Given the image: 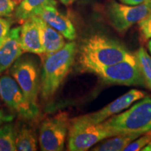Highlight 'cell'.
<instances>
[{
	"mask_svg": "<svg viewBox=\"0 0 151 151\" xmlns=\"http://www.w3.org/2000/svg\"><path fill=\"white\" fill-rule=\"evenodd\" d=\"M20 43L24 52L44 54L41 32L33 18L24 20L20 29Z\"/></svg>",
	"mask_w": 151,
	"mask_h": 151,
	"instance_id": "13",
	"label": "cell"
},
{
	"mask_svg": "<svg viewBox=\"0 0 151 151\" xmlns=\"http://www.w3.org/2000/svg\"><path fill=\"white\" fill-rule=\"evenodd\" d=\"M139 31L145 41L151 39V14L138 22Z\"/></svg>",
	"mask_w": 151,
	"mask_h": 151,
	"instance_id": "21",
	"label": "cell"
},
{
	"mask_svg": "<svg viewBox=\"0 0 151 151\" xmlns=\"http://www.w3.org/2000/svg\"><path fill=\"white\" fill-rule=\"evenodd\" d=\"M94 73L109 83L146 86L138 69L135 55L132 53L123 61L101 68Z\"/></svg>",
	"mask_w": 151,
	"mask_h": 151,
	"instance_id": "9",
	"label": "cell"
},
{
	"mask_svg": "<svg viewBox=\"0 0 151 151\" xmlns=\"http://www.w3.org/2000/svg\"><path fill=\"white\" fill-rule=\"evenodd\" d=\"M141 150H143V151H151V141L148 143V145H146V146H145L144 148H143Z\"/></svg>",
	"mask_w": 151,
	"mask_h": 151,
	"instance_id": "27",
	"label": "cell"
},
{
	"mask_svg": "<svg viewBox=\"0 0 151 151\" xmlns=\"http://www.w3.org/2000/svg\"><path fill=\"white\" fill-rule=\"evenodd\" d=\"M148 49L150 50V52H151V40L148 42Z\"/></svg>",
	"mask_w": 151,
	"mask_h": 151,
	"instance_id": "28",
	"label": "cell"
},
{
	"mask_svg": "<svg viewBox=\"0 0 151 151\" xmlns=\"http://www.w3.org/2000/svg\"><path fill=\"white\" fill-rule=\"evenodd\" d=\"M117 135L107 128L103 122L92 124L75 118L70 120L68 139V150H88L92 146L109 137Z\"/></svg>",
	"mask_w": 151,
	"mask_h": 151,
	"instance_id": "5",
	"label": "cell"
},
{
	"mask_svg": "<svg viewBox=\"0 0 151 151\" xmlns=\"http://www.w3.org/2000/svg\"><path fill=\"white\" fill-rule=\"evenodd\" d=\"M14 1L16 2V1H21V0H14Z\"/></svg>",
	"mask_w": 151,
	"mask_h": 151,
	"instance_id": "29",
	"label": "cell"
},
{
	"mask_svg": "<svg viewBox=\"0 0 151 151\" xmlns=\"http://www.w3.org/2000/svg\"><path fill=\"white\" fill-rule=\"evenodd\" d=\"M38 141L35 132L27 125L16 126V148L18 151L37 150Z\"/></svg>",
	"mask_w": 151,
	"mask_h": 151,
	"instance_id": "17",
	"label": "cell"
},
{
	"mask_svg": "<svg viewBox=\"0 0 151 151\" xmlns=\"http://www.w3.org/2000/svg\"><path fill=\"white\" fill-rule=\"evenodd\" d=\"M14 118V116L13 115L7 113L3 109H0V127L6 122L12 121Z\"/></svg>",
	"mask_w": 151,
	"mask_h": 151,
	"instance_id": "24",
	"label": "cell"
},
{
	"mask_svg": "<svg viewBox=\"0 0 151 151\" xmlns=\"http://www.w3.org/2000/svg\"><path fill=\"white\" fill-rule=\"evenodd\" d=\"M14 0H0V17L10 16L16 9Z\"/></svg>",
	"mask_w": 151,
	"mask_h": 151,
	"instance_id": "22",
	"label": "cell"
},
{
	"mask_svg": "<svg viewBox=\"0 0 151 151\" xmlns=\"http://www.w3.org/2000/svg\"><path fill=\"white\" fill-rule=\"evenodd\" d=\"M38 16L62 34L68 40L73 41L76 37V32L72 22L54 6H46L39 13Z\"/></svg>",
	"mask_w": 151,
	"mask_h": 151,
	"instance_id": "12",
	"label": "cell"
},
{
	"mask_svg": "<svg viewBox=\"0 0 151 151\" xmlns=\"http://www.w3.org/2000/svg\"><path fill=\"white\" fill-rule=\"evenodd\" d=\"M103 124L117 135L124 133H141L151 131V97H147L132 108L111 116Z\"/></svg>",
	"mask_w": 151,
	"mask_h": 151,
	"instance_id": "3",
	"label": "cell"
},
{
	"mask_svg": "<svg viewBox=\"0 0 151 151\" xmlns=\"http://www.w3.org/2000/svg\"><path fill=\"white\" fill-rule=\"evenodd\" d=\"M70 120L67 112H60L43 120L39 129V146L43 151H60L65 148Z\"/></svg>",
	"mask_w": 151,
	"mask_h": 151,
	"instance_id": "6",
	"label": "cell"
},
{
	"mask_svg": "<svg viewBox=\"0 0 151 151\" xmlns=\"http://www.w3.org/2000/svg\"><path fill=\"white\" fill-rule=\"evenodd\" d=\"M21 27L10 29L5 40L0 45V75L13 65L23 53L20 43Z\"/></svg>",
	"mask_w": 151,
	"mask_h": 151,
	"instance_id": "11",
	"label": "cell"
},
{
	"mask_svg": "<svg viewBox=\"0 0 151 151\" xmlns=\"http://www.w3.org/2000/svg\"><path fill=\"white\" fill-rule=\"evenodd\" d=\"M142 135L141 133H124L113 136L108 140L104 141L93 147L94 151H120L124 150L130 143Z\"/></svg>",
	"mask_w": 151,
	"mask_h": 151,
	"instance_id": "16",
	"label": "cell"
},
{
	"mask_svg": "<svg viewBox=\"0 0 151 151\" xmlns=\"http://www.w3.org/2000/svg\"><path fill=\"white\" fill-rule=\"evenodd\" d=\"M77 52L81 70L92 73L123 61L131 54L121 43L101 35L86 38Z\"/></svg>",
	"mask_w": 151,
	"mask_h": 151,
	"instance_id": "1",
	"label": "cell"
},
{
	"mask_svg": "<svg viewBox=\"0 0 151 151\" xmlns=\"http://www.w3.org/2000/svg\"><path fill=\"white\" fill-rule=\"evenodd\" d=\"M11 122L0 127V151L16 150V126Z\"/></svg>",
	"mask_w": 151,
	"mask_h": 151,
	"instance_id": "19",
	"label": "cell"
},
{
	"mask_svg": "<svg viewBox=\"0 0 151 151\" xmlns=\"http://www.w3.org/2000/svg\"><path fill=\"white\" fill-rule=\"evenodd\" d=\"M11 23L8 19L0 17V45L5 40L11 29Z\"/></svg>",
	"mask_w": 151,
	"mask_h": 151,
	"instance_id": "23",
	"label": "cell"
},
{
	"mask_svg": "<svg viewBox=\"0 0 151 151\" xmlns=\"http://www.w3.org/2000/svg\"><path fill=\"white\" fill-rule=\"evenodd\" d=\"M56 0H21L14 11L15 18L24 22L34 16H38L39 13L48 6H56Z\"/></svg>",
	"mask_w": 151,
	"mask_h": 151,
	"instance_id": "15",
	"label": "cell"
},
{
	"mask_svg": "<svg viewBox=\"0 0 151 151\" xmlns=\"http://www.w3.org/2000/svg\"><path fill=\"white\" fill-rule=\"evenodd\" d=\"M136 62L145 85L151 90V57L143 47L135 53Z\"/></svg>",
	"mask_w": 151,
	"mask_h": 151,
	"instance_id": "18",
	"label": "cell"
},
{
	"mask_svg": "<svg viewBox=\"0 0 151 151\" xmlns=\"http://www.w3.org/2000/svg\"><path fill=\"white\" fill-rule=\"evenodd\" d=\"M39 26L41 41L46 55L58 52L65 46V37L39 16L32 17Z\"/></svg>",
	"mask_w": 151,
	"mask_h": 151,
	"instance_id": "14",
	"label": "cell"
},
{
	"mask_svg": "<svg viewBox=\"0 0 151 151\" xmlns=\"http://www.w3.org/2000/svg\"><path fill=\"white\" fill-rule=\"evenodd\" d=\"M151 14V1L130 6L111 1L107 6L106 14L112 27L123 34L133 24Z\"/></svg>",
	"mask_w": 151,
	"mask_h": 151,
	"instance_id": "7",
	"label": "cell"
},
{
	"mask_svg": "<svg viewBox=\"0 0 151 151\" xmlns=\"http://www.w3.org/2000/svg\"><path fill=\"white\" fill-rule=\"evenodd\" d=\"M120 1H122V2L124 4L136 6L141 4L143 3L149 2V1H151V0H120Z\"/></svg>",
	"mask_w": 151,
	"mask_h": 151,
	"instance_id": "25",
	"label": "cell"
},
{
	"mask_svg": "<svg viewBox=\"0 0 151 151\" xmlns=\"http://www.w3.org/2000/svg\"><path fill=\"white\" fill-rule=\"evenodd\" d=\"M146 96L144 92L141 90L132 89L127 93L122 95L118 99L109 104L96 112L76 117L79 120L92 124H99L103 122L110 117L118 114L120 111L129 108L130 105L137 100L142 99Z\"/></svg>",
	"mask_w": 151,
	"mask_h": 151,
	"instance_id": "10",
	"label": "cell"
},
{
	"mask_svg": "<svg viewBox=\"0 0 151 151\" xmlns=\"http://www.w3.org/2000/svg\"><path fill=\"white\" fill-rule=\"evenodd\" d=\"M10 73L30 104L39 111L38 97L40 92L41 76L37 60L31 55H21L10 67Z\"/></svg>",
	"mask_w": 151,
	"mask_h": 151,
	"instance_id": "4",
	"label": "cell"
},
{
	"mask_svg": "<svg viewBox=\"0 0 151 151\" xmlns=\"http://www.w3.org/2000/svg\"><path fill=\"white\" fill-rule=\"evenodd\" d=\"M61 2L66 6H69L72 4L73 2H75L76 0H60Z\"/></svg>",
	"mask_w": 151,
	"mask_h": 151,
	"instance_id": "26",
	"label": "cell"
},
{
	"mask_svg": "<svg viewBox=\"0 0 151 151\" xmlns=\"http://www.w3.org/2000/svg\"><path fill=\"white\" fill-rule=\"evenodd\" d=\"M151 141V131L143 134V136L136 139L124 149V151H138L141 150L146 145Z\"/></svg>",
	"mask_w": 151,
	"mask_h": 151,
	"instance_id": "20",
	"label": "cell"
},
{
	"mask_svg": "<svg viewBox=\"0 0 151 151\" xmlns=\"http://www.w3.org/2000/svg\"><path fill=\"white\" fill-rule=\"evenodd\" d=\"M0 97L11 110L20 118L33 120L39 116V111L30 104L21 88L11 76L0 77Z\"/></svg>",
	"mask_w": 151,
	"mask_h": 151,
	"instance_id": "8",
	"label": "cell"
},
{
	"mask_svg": "<svg viewBox=\"0 0 151 151\" xmlns=\"http://www.w3.org/2000/svg\"><path fill=\"white\" fill-rule=\"evenodd\" d=\"M75 42L66 43L58 52L46 55L41 75L40 93L43 100L50 99L70 71L77 53Z\"/></svg>",
	"mask_w": 151,
	"mask_h": 151,
	"instance_id": "2",
	"label": "cell"
}]
</instances>
